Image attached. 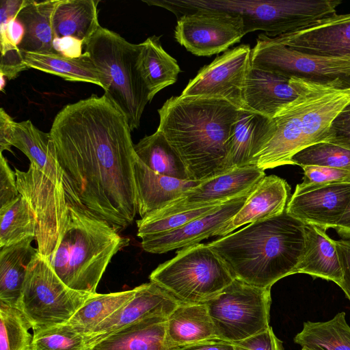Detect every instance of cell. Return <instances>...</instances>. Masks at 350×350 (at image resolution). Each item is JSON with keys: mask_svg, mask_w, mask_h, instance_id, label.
I'll list each match as a JSON object with an SVG mask.
<instances>
[{"mask_svg": "<svg viewBox=\"0 0 350 350\" xmlns=\"http://www.w3.org/2000/svg\"><path fill=\"white\" fill-rule=\"evenodd\" d=\"M1 64L0 73L9 80L16 78L18 74L29 69L23 61L21 51L10 42L0 44Z\"/></svg>", "mask_w": 350, "mask_h": 350, "instance_id": "b9f144b4", "label": "cell"}, {"mask_svg": "<svg viewBox=\"0 0 350 350\" xmlns=\"http://www.w3.org/2000/svg\"><path fill=\"white\" fill-rule=\"evenodd\" d=\"M301 350H310V349H306V348H301Z\"/></svg>", "mask_w": 350, "mask_h": 350, "instance_id": "11a10c76", "label": "cell"}, {"mask_svg": "<svg viewBox=\"0 0 350 350\" xmlns=\"http://www.w3.org/2000/svg\"><path fill=\"white\" fill-rule=\"evenodd\" d=\"M129 243L105 221L68 204L66 229L49 262L67 286L94 294L112 257Z\"/></svg>", "mask_w": 350, "mask_h": 350, "instance_id": "5b68a950", "label": "cell"}, {"mask_svg": "<svg viewBox=\"0 0 350 350\" xmlns=\"http://www.w3.org/2000/svg\"><path fill=\"white\" fill-rule=\"evenodd\" d=\"M233 343L234 350H284L282 342L275 335L271 326L259 334Z\"/></svg>", "mask_w": 350, "mask_h": 350, "instance_id": "7bdbcfd3", "label": "cell"}, {"mask_svg": "<svg viewBox=\"0 0 350 350\" xmlns=\"http://www.w3.org/2000/svg\"><path fill=\"white\" fill-rule=\"evenodd\" d=\"M295 273H306L335 282L343 280L342 269L334 240L326 230L305 224V245Z\"/></svg>", "mask_w": 350, "mask_h": 350, "instance_id": "603a6c76", "label": "cell"}, {"mask_svg": "<svg viewBox=\"0 0 350 350\" xmlns=\"http://www.w3.org/2000/svg\"><path fill=\"white\" fill-rule=\"evenodd\" d=\"M137 157L150 170L160 174L191 180L185 163L164 135L157 130L134 144Z\"/></svg>", "mask_w": 350, "mask_h": 350, "instance_id": "d6a6232c", "label": "cell"}, {"mask_svg": "<svg viewBox=\"0 0 350 350\" xmlns=\"http://www.w3.org/2000/svg\"><path fill=\"white\" fill-rule=\"evenodd\" d=\"M271 38L308 54L350 57V13H336L302 30Z\"/></svg>", "mask_w": 350, "mask_h": 350, "instance_id": "e0dca14e", "label": "cell"}, {"mask_svg": "<svg viewBox=\"0 0 350 350\" xmlns=\"http://www.w3.org/2000/svg\"><path fill=\"white\" fill-rule=\"evenodd\" d=\"M252 66L288 77L341 79L350 85V57L308 54L275 42L265 33L252 49Z\"/></svg>", "mask_w": 350, "mask_h": 350, "instance_id": "7c38bea8", "label": "cell"}, {"mask_svg": "<svg viewBox=\"0 0 350 350\" xmlns=\"http://www.w3.org/2000/svg\"><path fill=\"white\" fill-rule=\"evenodd\" d=\"M56 3L57 0H25L16 16L25 29L24 38L18 46L21 51L55 53L51 16Z\"/></svg>", "mask_w": 350, "mask_h": 350, "instance_id": "4dcf8cb0", "label": "cell"}, {"mask_svg": "<svg viewBox=\"0 0 350 350\" xmlns=\"http://www.w3.org/2000/svg\"><path fill=\"white\" fill-rule=\"evenodd\" d=\"M239 109L221 98L172 96L158 109L161 131L190 179L205 180L233 168L229 157Z\"/></svg>", "mask_w": 350, "mask_h": 350, "instance_id": "7a4b0ae2", "label": "cell"}, {"mask_svg": "<svg viewBox=\"0 0 350 350\" xmlns=\"http://www.w3.org/2000/svg\"><path fill=\"white\" fill-rule=\"evenodd\" d=\"M160 37H148L139 44L137 68L150 101L161 90L174 84L180 72L177 61L163 48Z\"/></svg>", "mask_w": 350, "mask_h": 350, "instance_id": "f546056e", "label": "cell"}, {"mask_svg": "<svg viewBox=\"0 0 350 350\" xmlns=\"http://www.w3.org/2000/svg\"><path fill=\"white\" fill-rule=\"evenodd\" d=\"M291 165L350 170V150L328 142L319 143L295 154L291 159Z\"/></svg>", "mask_w": 350, "mask_h": 350, "instance_id": "f35d334b", "label": "cell"}, {"mask_svg": "<svg viewBox=\"0 0 350 350\" xmlns=\"http://www.w3.org/2000/svg\"><path fill=\"white\" fill-rule=\"evenodd\" d=\"M251 66L250 45L241 44L227 50L201 68L180 96L221 98L244 109V92Z\"/></svg>", "mask_w": 350, "mask_h": 350, "instance_id": "4fadbf2b", "label": "cell"}, {"mask_svg": "<svg viewBox=\"0 0 350 350\" xmlns=\"http://www.w3.org/2000/svg\"><path fill=\"white\" fill-rule=\"evenodd\" d=\"M271 289L234 279L205 304L219 338L236 342L267 329Z\"/></svg>", "mask_w": 350, "mask_h": 350, "instance_id": "30bf717a", "label": "cell"}, {"mask_svg": "<svg viewBox=\"0 0 350 350\" xmlns=\"http://www.w3.org/2000/svg\"><path fill=\"white\" fill-rule=\"evenodd\" d=\"M14 172L18 192L36 218L37 252L49 261L67 224L68 204L63 185L53 183L31 164L26 172L16 167Z\"/></svg>", "mask_w": 350, "mask_h": 350, "instance_id": "8fae6325", "label": "cell"}, {"mask_svg": "<svg viewBox=\"0 0 350 350\" xmlns=\"http://www.w3.org/2000/svg\"><path fill=\"white\" fill-rule=\"evenodd\" d=\"M14 122L13 119L1 107L0 109V153L4 150L12 152L10 141Z\"/></svg>", "mask_w": 350, "mask_h": 350, "instance_id": "681fc988", "label": "cell"}, {"mask_svg": "<svg viewBox=\"0 0 350 350\" xmlns=\"http://www.w3.org/2000/svg\"><path fill=\"white\" fill-rule=\"evenodd\" d=\"M350 202V183L319 187L293 193L286 212L304 224L327 230L336 227Z\"/></svg>", "mask_w": 350, "mask_h": 350, "instance_id": "ac0fdd59", "label": "cell"}, {"mask_svg": "<svg viewBox=\"0 0 350 350\" xmlns=\"http://www.w3.org/2000/svg\"><path fill=\"white\" fill-rule=\"evenodd\" d=\"M304 178L293 193H300L319 187L350 183V170L323 166H304Z\"/></svg>", "mask_w": 350, "mask_h": 350, "instance_id": "60d3db41", "label": "cell"}, {"mask_svg": "<svg viewBox=\"0 0 350 350\" xmlns=\"http://www.w3.org/2000/svg\"><path fill=\"white\" fill-rule=\"evenodd\" d=\"M252 192L226 201L178 228L140 237L142 247L149 253L163 254L200 243L210 237L219 236Z\"/></svg>", "mask_w": 350, "mask_h": 350, "instance_id": "2e32d148", "label": "cell"}, {"mask_svg": "<svg viewBox=\"0 0 350 350\" xmlns=\"http://www.w3.org/2000/svg\"><path fill=\"white\" fill-rule=\"evenodd\" d=\"M131 132L124 113L104 94L64 107L49 132L67 203L118 232L137 212Z\"/></svg>", "mask_w": 350, "mask_h": 350, "instance_id": "6da1fadb", "label": "cell"}, {"mask_svg": "<svg viewBox=\"0 0 350 350\" xmlns=\"http://www.w3.org/2000/svg\"><path fill=\"white\" fill-rule=\"evenodd\" d=\"M0 31H5L8 40L15 46L20 45L25 34L24 25L16 17L0 23Z\"/></svg>", "mask_w": 350, "mask_h": 350, "instance_id": "c3c4849f", "label": "cell"}, {"mask_svg": "<svg viewBox=\"0 0 350 350\" xmlns=\"http://www.w3.org/2000/svg\"><path fill=\"white\" fill-rule=\"evenodd\" d=\"M304 245L305 224L286 210L207 243L234 279L269 289L295 274Z\"/></svg>", "mask_w": 350, "mask_h": 350, "instance_id": "3957f363", "label": "cell"}, {"mask_svg": "<svg viewBox=\"0 0 350 350\" xmlns=\"http://www.w3.org/2000/svg\"><path fill=\"white\" fill-rule=\"evenodd\" d=\"M244 36L241 17L203 10L178 16L174 29L176 42L197 56L226 51Z\"/></svg>", "mask_w": 350, "mask_h": 350, "instance_id": "5bb4252c", "label": "cell"}, {"mask_svg": "<svg viewBox=\"0 0 350 350\" xmlns=\"http://www.w3.org/2000/svg\"><path fill=\"white\" fill-rule=\"evenodd\" d=\"M331 144L350 150V103L334 120Z\"/></svg>", "mask_w": 350, "mask_h": 350, "instance_id": "f6af8a7d", "label": "cell"}, {"mask_svg": "<svg viewBox=\"0 0 350 350\" xmlns=\"http://www.w3.org/2000/svg\"><path fill=\"white\" fill-rule=\"evenodd\" d=\"M290 193L291 187L284 179L275 175L265 176L219 236H226L245 224L282 213Z\"/></svg>", "mask_w": 350, "mask_h": 350, "instance_id": "44dd1931", "label": "cell"}, {"mask_svg": "<svg viewBox=\"0 0 350 350\" xmlns=\"http://www.w3.org/2000/svg\"><path fill=\"white\" fill-rule=\"evenodd\" d=\"M297 96L291 78L251 66L244 92V109L272 118Z\"/></svg>", "mask_w": 350, "mask_h": 350, "instance_id": "ffe728a7", "label": "cell"}, {"mask_svg": "<svg viewBox=\"0 0 350 350\" xmlns=\"http://www.w3.org/2000/svg\"><path fill=\"white\" fill-rule=\"evenodd\" d=\"M149 279L184 304L205 303L234 280L220 257L204 243L181 248Z\"/></svg>", "mask_w": 350, "mask_h": 350, "instance_id": "ba28073f", "label": "cell"}, {"mask_svg": "<svg viewBox=\"0 0 350 350\" xmlns=\"http://www.w3.org/2000/svg\"><path fill=\"white\" fill-rule=\"evenodd\" d=\"M166 331L168 342L175 350L218 338L205 303L180 304L168 317Z\"/></svg>", "mask_w": 350, "mask_h": 350, "instance_id": "4316f807", "label": "cell"}, {"mask_svg": "<svg viewBox=\"0 0 350 350\" xmlns=\"http://www.w3.org/2000/svg\"><path fill=\"white\" fill-rule=\"evenodd\" d=\"M335 229L342 237H350V202Z\"/></svg>", "mask_w": 350, "mask_h": 350, "instance_id": "816d5d0a", "label": "cell"}, {"mask_svg": "<svg viewBox=\"0 0 350 350\" xmlns=\"http://www.w3.org/2000/svg\"><path fill=\"white\" fill-rule=\"evenodd\" d=\"M163 8L177 18L203 10L241 18L245 35L257 30L269 38L302 30L336 14L340 0H161L144 1Z\"/></svg>", "mask_w": 350, "mask_h": 350, "instance_id": "8992f818", "label": "cell"}, {"mask_svg": "<svg viewBox=\"0 0 350 350\" xmlns=\"http://www.w3.org/2000/svg\"><path fill=\"white\" fill-rule=\"evenodd\" d=\"M19 194L15 172L12 170L7 159L1 153L0 208L14 200Z\"/></svg>", "mask_w": 350, "mask_h": 350, "instance_id": "ee69618b", "label": "cell"}, {"mask_svg": "<svg viewBox=\"0 0 350 350\" xmlns=\"http://www.w3.org/2000/svg\"><path fill=\"white\" fill-rule=\"evenodd\" d=\"M265 176V170L256 165L234 167L202 181L164 208L150 214L163 215L220 204L252 192Z\"/></svg>", "mask_w": 350, "mask_h": 350, "instance_id": "9a60e30c", "label": "cell"}, {"mask_svg": "<svg viewBox=\"0 0 350 350\" xmlns=\"http://www.w3.org/2000/svg\"><path fill=\"white\" fill-rule=\"evenodd\" d=\"M95 0H57L51 25L55 38L73 37L84 46L100 26Z\"/></svg>", "mask_w": 350, "mask_h": 350, "instance_id": "f1b7e54d", "label": "cell"}, {"mask_svg": "<svg viewBox=\"0 0 350 350\" xmlns=\"http://www.w3.org/2000/svg\"><path fill=\"white\" fill-rule=\"evenodd\" d=\"M5 78L6 77L2 73H0V90L1 92H4V88L6 85Z\"/></svg>", "mask_w": 350, "mask_h": 350, "instance_id": "db71d44e", "label": "cell"}, {"mask_svg": "<svg viewBox=\"0 0 350 350\" xmlns=\"http://www.w3.org/2000/svg\"><path fill=\"white\" fill-rule=\"evenodd\" d=\"M36 221L26 199L21 194L0 208V247L36 237Z\"/></svg>", "mask_w": 350, "mask_h": 350, "instance_id": "d590c367", "label": "cell"}, {"mask_svg": "<svg viewBox=\"0 0 350 350\" xmlns=\"http://www.w3.org/2000/svg\"><path fill=\"white\" fill-rule=\"evenodd\" d=\"M90 295L67 286L37 252L27 269L19 309L35 331L67 323Z\"/></svg>", "mask_w": 350, "mask_h": 350, "instance_id": "9c48e42d", "label": "cell"}, {"mask_svg": "<svg viewBox=\"0 0 350 350\" xmlns=\"http://www.w3.org/2000/svg\"><path fill=\"white\" fill-rule=\"evenodd\" d=\"M220 204L204 206L163 215H147L137 220V236L140 238L178 228L191 220L209 213Z\"/></svg>", "mask_w": 350, "mask_h": 350, "instance_id": "ab89813d", "label": "cell"}, {"mask_svg": "<svg viewBox=\"0 0 350 350\" xmlns=\"http://www.w3.org/2000/svg\"><path fill=\"white\" fill-rule=\"evenodd\" d=\"M100 75L105 95L126 116L131 131L137 129L149 92L137 68L139 44L101 26L85 45Z\"/></svg>", "mask_w": 350, "mask_h": 350, "instance_id": "52a82bcc", "label": "cell"}, {"mask_svg": "<svg viewBox=\"0 0 350 350\" xmlns=\"http://www.w3.org/2000/svg\"><path fill=\"white\" fill-rule=\"evenodd\" d=\"M177 350H234L233 342L216 338L193 343Z\"/></svg>", "mask_w": 350, "mask_h": 350, "instance_id": "f907efd6", "label": "cell"}, {"mask_svg": "<svg viewBox=\"0 0 350 350\" xmlns=\"http://www.w3.org/2000/svg\"><path fill=\"white\" fill-rule=\"evenodd\" d=\"M32 328L23 312L0 301V350H31Z\"/></svg>", "mask_w": 350, "mask_h": 350, "instance_id": "74e56055", "label": "cell"}, {"mask_svg": "<svg viewBox=\"0 0 350 350\" xmlns=\"http://www.w3.org/2000/svg\"><path fill=\"white\" fill-rule=\"evenodd\" d=\"M34 239L0 247V301L18 309L27 269L37 252L31 246Z\"/></svg>", "mask_w": 350, "mask_h": 350, "instance_id": "83f0119b", "label": "cell"}, {"mask_svg": "<svg viewBox=\"0 0 350 350\" xmlns=\"http://www.w3.org/2000/svg\"><path fill=\"white\" fill-rule=\"evenodd\" d=\"M202 181L181 180L160 174L150 170L137 157L135 182L137 212L142 218L159 211Z\"/></svg>", "mask_w": 350, "mask_h": 350, "instance_id": "7402d4cb", "label": "cell"}, {"mask_svg": "<svg viewBox=\"0 0 350 350\" xmlns=\"http://www.w3.org/2000/svg\"><path fill=\"white\" fill-rule=\"evenodd\" d=\"M10 142L29 158L30 164L53 183L63 185V172L50 133L39 130L29 120L14 122Z\"/></svg>", "mask_w": 350, "mask_h": 350, "instance_id": "d4e9b609", "label": "cell"}, {"mask_svg": "<svg viewBox=\"0 0 350 350\" xmlns=\"http://www.w3.org/2000/svg\"><path fill=\"white\" fill-rule=\"evenodd\" d=\"M180 304L173 296L155 283L150 282L141 284L136 286L135 295L100 323L92 335L97 342L141 320L154 317L168 318Z\"/></svg>", "mask_w": 350, "mask_h": 350, "instance_id": "d6986e66", "label": "cell"}, {"mask_svg": "<svg viewBox=\"0 0 350 350\" xmlns=\"http://www.w3.org/2000/svg\"><path fill=\"white\" fill-rule=\"evenodd\" d=\"M291 78L298 96L271 118L273 134L256 159V165L263 170L291 165L301 150L330 143L333 122L350 103V85L341 79Z\"/></svg>", "mask_w": 350, "mask_h": 350, "instance_id": "277c9868", "label": "cell"}, {"mask_svg": "<svg viewBox=\"0 0 350 350\" xmlns=\"http://www.w3.org/2000/svg\"><path fill=\"white\" fill-rule=\"evenodd\" d=\"M83 46L82 40L73 37L55 38L53 41L54 52L68 58L82 56Z\"/></svg>", "mask_w": 350, "mask_h": 350, "instance_id": "7dc6e473", "label": "cell"}, {"mask_svg": "<svg viewBox=\"0 0 350 350\" xmlns=\"http://www.w3.org/2000/svg\"><path fill=\"white\" fill-rule=\"evenodd\" d=\"M274 132L271 118L239 109L231 137L229 157L234 167L256 165V159Z\"/></svg>", "mask_w": 350, "mask_h": 350, "instance_id": "cb8c5ba5", "label": "cell"}, {"mask_svg": "<svg viewBox=\"0 0 350 350\" xmlns=\"http://www.w3.org/2000/svg\"><path fill=\"white\" fill-rule=\"evenodd\" d=\"M342 269L343 280L339 286L350 301V237L334 240Z\"/></svg>", "mask_w": 350, "mask_h": 350, "instance_id": "bcb514c9", "label": "cell"}, {"mask_svg": "<svg viewBox=\"0 0 350 350\" xmlns=\"http://www.w3.org/2000/svg\"><path fill=\"white\" fill-rule=\"evenodd\" d=\"M31 350H93L96 339L69 323L33 331Z\"/></svg>", "mask_w": 350, "mask_h": 350, "instance_id": "8d00e7d4", "label": "cell"}, {"mask_svg": "<svg viewBox=\"0 0 350 350\" xmlns=\"http://www.w3.org/2000/svg\"><path fill=\"white\" fill-rule=\"evenodd\" d=\"M345 312L327 321L304 323L294 342L310 350H350V326Z\"/></svg>", "mask_w": 350, "mask_h": 350, "instance_id": "836d02e7", "label": "cell"}, {"mask_svg": "<svg viewBox=\"0 0 350 350\" xmlns=\"http://www.w3.org/2000/svg\"><path fill=\"white\" fill-rule=\"evenodd\" d=\"M167 319L154 317L137 321L98 340L93 350H175L167 340Z\"/></svg>", "mask_w": 350, "mask_h": 350, "instance_id": "484cf974", "label": "cell"}, {"mask_svg": "<svg viewBox=\"0 0 350 350\" xmlns=\"http://www.w3.org/2000/svg\"><path fill=\"white\" fill-rule=\"evenodd\" d=\"M29 68L55 75L65 80L90 83L102 88L100 75L86 53L78 58H68L57 53L21 51Z\"/></svg>", "mask_w": 350, "mask_h": 350, "instance_id": "1f68e13d", "label": "cell"}, {"mask_svg": "<svg viewBox=\"0 0 350 350\" xmlns=\"http://www.w3.org/2000/svg\"><path fill=\"white\" fill-rule=\"evenodd\" d=\"M135 291L136 287L120 292L92 294L67 323L92 335L93 330L126 304Z\"/></svg>", "mask_w": 350, "mask_h": 350, "instance_id": "e575fe53", "label": "cell"}, {"mask_svg": "<svg viewBox=\"0 0 350 350\" xmlns=\"http://www.w3.org/2000/svg\"><path fill=\"white\" fill-rule=\"evenodd\" d=\"M24 3L25 0H3L1 1V6L5 9L10 19L17 16Z\"/></svg>", "mask_w": 350, "mask_h": 350, "instance_id": "f5cc1de1", "label": "cell"}]
</instances>
